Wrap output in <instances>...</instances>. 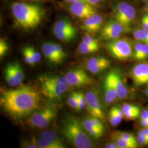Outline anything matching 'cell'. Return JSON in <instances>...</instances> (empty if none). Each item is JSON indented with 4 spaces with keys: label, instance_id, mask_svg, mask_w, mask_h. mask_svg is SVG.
I'll list each match as a JSON object with an SVG mask.
<instances>
[{
    "label": "cell",
    "instance_id": "7a4b0ae2",
    "mask_svg": "<svg viewBox=\"0 0 148 148\" xmlns=\"http://www.w3.org/2000/svg\"><path fill=\"white\" fill-rule=\"evenodd\" d=\"M10 10L15 27L24 31L37 28L47 13L45 8L38 3L21 1H13Z\"/></svg>",
    "mask_w": 148,
    "mask_h": 148
},
{
    "label": "cell",
    "instance_id": "e0dca14e",
    "mask_svg": "<svg viewBox=\"0 0 148 148\" xmlns=\"http://www.w3.org/2000/svg\"><path fill=\"white\" fill-rule=\"evenodd\" d=\"M121 108L123 111L124 119L127 120L134 121L140 116L141 113L140 109L137 106L125 103L122 105Z\"/></svg>",
    "mask_w": 148,
    "mask_h": 148
},
{
    "label": "cell",
    "instance_id": "f546056e",
    "mask_svg": "<svg viewBox=\"0 0 148 148\" xmlns=\"http://www.w3.org/2000/svg\"><path fill=\"white\" fill-rule=\"evenodd\" d=\"M36 142L39 147L41 148H62L58 144L53 143L43 138L40 137L36 139Z\"/></svg>",
    "mask_w": 148,
    "mask_h": 148
},
{
    "label": "cell",
    "instance_id": "d590c367",
    "mask_svg": "<svg viewBox=\"0 0 148 148\" xmlns=\"http://www.w3.org/2000/svg\"><path fill=\"white\" fill-rule=\"evenodd\" d=\"M86 108V101L85 95L82 92H80L78 106L76 110L77 111H82L84 109H85Z\"/></svg>",
    "mask_w": 148,
    "mask_h": 148
},
{
    "label": "cell",
    "instance_id": "d4e9b609",
    "mask_svg": "<svg viewBox=\"0 0 148 148\" xmlns=\"http://www.w3.org/2000/svg\"><path fill=\"white\" fill-rule=\"evenodd\" d=\"M100 45H93L81 41L78 46V52L81 54H89L99 51Z\"/></svg>",
    "mask_w": 148,
    "mask_h": 148
},
{
    "label": "cell",
    "instance_id": "bcb514c9",
    "mask_svg": "<svg viewBox=\"0 0 148 148\" xmlns=\"http://www.w3.org/2000/svg\"><path fill=\"white\" fill-rule=\"evenodd\" d=\"M138 134L141 135L148 138V128H144L142 130L138 131Z\"/></svg>",
    "mask_w": 148,
    "mask_h": 148
},
{
    "label": "cell",
    "instance_id": "7bdbcfd3",
    "mask_svg": "<svg viewBox=\"0 0 148 148\" xmlns=\"http://www.w3.org/2000/svg\"><path fill=\"white\" fill-rule=\"evenodd\" d=\"M137 140L138 143L142 145H148V138L138 134Z\"/></svg>",
    "mask_w": 148,
    "mask_h": 148
},
{
    "label": "cell",
    "instance_id": "5bb4252c",
    "mask_svg": "<svg viewBox=\"0 0 148 148\" xmlns=\"http://www.w3.org/2000/svg\"><path fill=\"white\" fill-rule=\"evenodd\" d=\"M106 76L111 81L112 84L116 90L119 99H125L130 95V91L125 85L120 73L116 70H111Z\"/></svg>",
    "mask_w": 148,
    "mask_h": 148
},
{
    "label": "cell",
    "instance_id": "2e32d148",
    "mask_svg": "<svg viewBox=\"0 0 148 148\" xmlns=\"http://www.w3.org/2000/svg\"><path fill=\"white\" fill-rule=\"evenodd\" d=\"M43 54L52 64L58 65L62 63L57 54L53 42H45L41 46Z\"/></svg>",
    "mask_w": 148,
    "mask_h": 148
},
{
    "label": "cell",
    "instance_id": "52a82bcc",
    "mask_svg": "<svg viewBox=\"0 0 148 148\" xmlns=\"http://www.w3.org/2000/svg\"><path fill=\"white\" fill-rule=\"evenodd\" d=\"M57 110L56 106L49 104L38 111L34 112L27 120V124L32 127L43 129L47 127L56 116Z\"/></svg>",
    "mask_w": 148,
    "mask_h": 148
},
{
    "label": "cell",
    "instance_id": "ab89813d",
    "mask_svg": "<svg viewBox=\"0 0 148 148\" xmlns=\"http://www.w3.org/2000/svg\"><path fill=\"white\" fill-rule=\"evenodd\" d=\"M78 100L74 97L73 93H71L68 99V104L69 106L74 109H76L78 106Z\"/></svg>",
    "mask_w": 148,
    "mask_h": 148
},
{
    "label": "cell",
    "instance_id": "ba28073f",
    "mask_svg": "<svg viewBox=\"0 0 148 148\" xmlns=\"http://www.w3.org/2000/svg\"><path fill=\"white\" fill-rule=\"evenodd\" d=\"M85 96L87 110L90 116L97 117L103 122L106 121V115L98 90L92 88L85 93Z\"/></svg>",
    "mask_w": 148,
    "mask_h": 148
},
{
    "label": "cell",
    "instance_id": "cb8c5ba5",
    "mask_svg": "<svg viewBox=\"0 0 148 148\" xmlns=\"http://www.w3.org/2000/svg\"><path fill=\"white\" fill-rule=\"evenodd\" d=\"M6 68L9 69L12 73L16 76V79L22 83L24 79L25 75L20 64L16 62H12L11 63L8 64L6 66Z\"/></svg>",
    "mask_w": 148,
    "mask_h": 148
},
{
    "label": "cell",
    "instance_id": "f35d334b",
    "mask_svg": "<svg viewBox=\"0 0 148 148\" xmlns=\"http://www.w3.org/2000/svg\"><path fill=\"white\" fill-rule=\"evenodd\" d=\"M87 2L97 9H99L104 7L106 0H86Z\"/></svg>",
    "mask_w": 148,
    "mask_h": 148
},
{
    "label": "cell",
    "instance_id": "3957f363",
    "mask_svg": "<svg viewBox=\"0 0 148 148\" xmlns=\"http://www.w3.org/2000/svg\"><path fill=\"white\" fill-rule=\"evenodd\" d=\"M61 131L64 137L75 148H90L95 145L82 122L75 116L69 115L64 119Z\"/></svg>",
    "mask_w": 148,
    "mask_h": 148
},
{
    "label": "cell",
    "instance_id": "ee69618b",
    "mask_svg": "<svg viewBox=\"0 0 148 148\" xmlns=\"http://www.w3.org/2000/svg\"><path fill=\"white\" fill-rule=\"evenodd\" d=\"M148 119V109L144 110L141 112L140 115V120Z\"/></svg>",
    "mask_w": 148,
    "mask_h": 148
},
{
    "label": "cell",
    "instance_id": "5b68a950",
    "mask_svg": "<svg viewBox=\"0 0 148 148\" xmlns=\"http://www.w3.org/2000/svg\"><path fill=\"white\" fill-rule=\"evenodd\" d=\"M111 15L113 19L124 26L131 28L137 16L136 7L123 0H117L112 3Z\"/></svg>",
    "mask_w": 148,
    "mask_h": 148
},
{
    "label": "cell",
    "instance_id": "7dc6e473",
    "mask_svg": "<svg viewBox=\"0 0 148 148\" xmlns=\"http://www.w3.org/2000/svg\"><path fill=\"white\" fill-rule=\"evenodd\" d=\"M105 147L106 148H119L118 144L113 140L112 142L107 143L106 144Z\"/></svg>",
    "mask_w": 148,
    "mask_h": 148
},
{
    "label": "cell",
    "instance_id": "277c9868",
    "mask_svg": "<svg viewBox=\"0 0 148 148\" xmlns=\"http://www.w3.org/2000/svg\"><path fill=\"white\" fill-rule=\"evenodd\" d=\"M38 82L43 95L52 101H60L64 93L69 89L65 76L56 75H42Z\"/></svg>",
    "mask_w": 148,
    "mask_h": 148
},
{
    "label": "cell",
    "instance_id": "ffe728a7",
    "mask_svg": "<svg viewBox=\"0 0 148 148\" xmlns=\"http://www.w3.org/2000/svg\"><path fill=\"white\" fill-rule=\"evenodd\" d=\"M124 118L121 108L117 106H112L109 112V120L111 126L115 127L118 126Z\"/></svg>",
    "mask_w": 148,
    "mask_h": 148
},
{
    "label": "cell",
    "instance_id": "ac0fdd59",
    "mask_svg": "<svg viewBox=\"0 0 148 148\" xmlns=\"http://www.w3.org/2000/svg\"><path fill=\"white\" fill-rule=\"evenodd\" d=\"M133 58L139 62L148 59V45L137 41L133 42Z\"/></svg>",
    "mask_w": 148,
    "mask_h": 148
},
{
    "label": "cell",
    "instance_id": "9a60e30c",
    "mask_svg": "<svg viewBox=\"0 0 148 148\" xmlns=\"http://www.w3.org/2000/svg\"><path fill=\"white\" fill-rule=\"evenodd\" d=\"M103 87L104 91V103L106 106H108L114 103L116 101L117 99L119 98L116 90L112 84L111 81L107 76H106L104 81Z\"/></svg>",
    "mask_w": 148,
    "mask_h": 148
},
{
    "label": "cell",
    "instance_id": "7c38bea8",
    "mask_svg": "<svg viewBox=\"0 0 148 148\" xmlns=\"http://www.w3.org/2000/svg\"><path fill=\"white\" fill-rule=\"evenodd\" d=\"M105 18L98 12L84 20L81 29L91 35H95L101 32L104 26Z\"/></svg>",
    "mask_w": 148,
    "mask_h": 148
},
{
    "label": "cell",
    "instance_id": "d6a6232c",
    "mask_svg": "<svg viewBox=\"0 0 148 148\" xmlns=\"http://www.w3.org/2000/svg\"><path fill=\"white\" fill-rule=\"evenodd\" d=\"M27 47L28 51H29V52L30 54V56H31L32 62H33V63L34 64V65L36 64L39 63L41 59V54L40 53V52H38V51H37L35 49V48L33 46H27Z\"/></svg>",
    "mask_w": 148,
    "mask_h": 148
},
{
    "label": "cell",
    "instance_id": "f907efd6",
    "mask_svg": "<svg viewBox=\"0 0 148 148\" xmlns=\"http://www.w3.org/2000/svg\"><path fill=\"white\" fill-rule=\"evenodd\" d=\"M145 93L146 95H147V97H148V84L147 87L146 88H145Z\"/></svg>",
    "mask_w": 148,
    "mask_h": 148
},
{
    "label": "cell",
    "instance_id": "7402d4cb",
    "mask_svg": "<svg viewBox=\"0 0 148 148\" xmlns=\"http://www.w3.org/2000/svg\"><path fill=\"white\" fill-rule=\"evenodd\" d=\"M41 137L43 138L48 140L60 145L62 148H66L61 138L59 137L58 134L54 131L45 130L41 133Z\"/></svg>",
    "mask_w": 148,
    "mask_h": 148
},
{
    "label": "cell",
    "instance_id": "30bf717a",
    "mask_svg": "<svg viewBox=\"0 0 148 148\" xmlns=\"http://www.w3.org/2000/svg\"><path fill=\"white\" fill-rule=\"evenodd\" d=\"M65 78L67 84L70 87H82L95 84L94 79L84 70L81 68L69 70L65 74Z\"/></svg>",
    "mask_w": 148,
    "mask_h": 148
},
{
    "label": "cell",
    "instance_id": "8fae6325",
    "mask_svg": "<svg viewBox=\"0 0 148 148\" xmlns=\"http://www.w3.org/2000/svg\"><path fill=\"white\" fill-rule=\"evenodd\" d=\"M65 8L71 16L81 20H85L97 13L95 7L79 0L72 3H66Z\"/></svg>",
    "mask_w": 148,
    "mask_h": 148
},
{
    "label": "cell",
    "instance_id": "8992f818",
    "mask_svg": "<svg viewBox=\"0 0 148 148\" xmlns=\"http://www.w3.org/2000/svg\"><path fill=\"white\" fill-rule=\"evenodd\" d=\"M105 47L111 57L118 60L126 61L133 58V42L126 37L109 41L105 44Z\"/></svg>",
    "mask_w": 148,
    "mask_h": 148
},
{
    "label": "cell",
    "instance_id": "44dd1931",
    "mask_svg": "<svg viewBox=\"0 0 148 148\" xmlns=\"http://www.w3.org/2000/svg\"><path fill=\"white\" fill-rule=\"evenodd\" d=\"M54 35L60 41L64 42H70L74 40L77 35V32H65L52 29Z\"/></svg>",
    "mask_w": 148,
    "mask_h": 148
},
{
    "label": "cell",
    "instance_id": "4dcf8cb0",
    "mask_svg": "<svg viewBox=\"0 0 148 148\" xmlns=\"http://www.w3.org/2000/svg\"><path fill=\"white\" fill-rule=\"evenodd\" d=\"M110 60L106 58L105 57L103 56H98V57H94L90 58L88 59L85 62V66H93L98 64L103 63L109 61Z\"/></svg>",
    "mask_w": 148,
    "mask_h": 148
},
{
    "label": "cell",
    "instance_id": "b9f144b4",
    "mask_svg": "<svg viewBox=\"0 0 148 148\" xmlns=\"http://www.w3.org/2000/svg\"><path fill=\"white\" fill-rule=\"evenodd\" d=\"M142 27L148 29V13L146 12L143 14L140 20Z\"/></svg>",
    "mask_w": 148,
    "mask_h": 148
},
{
    "label": "cell",
    "instance_id": "f1b7e54d",
    "mask_svg": "<svg viewBox=\"0 0 148 148\" xmlns=\"http://www.w3.org/2000/svg\"><path fill=\"white\" fill-rule=\"evenodd\" d=\"M5 78V81L7 82L8 85L11 87H18L21 85V82L16 79V76L12 73L11 71L6 67L4 70Z\"/></svg>",
    "mask_w": 148,
    "mask_h": 148
},
{
    "label": "cell",
    "instance_id": "603a6c76",
    "mask_svg": "<svg viewBox=\"0 0 148 148\" xmlns=\"http://www.w3.org/2000/svg\"><path fill=\"white\" fill-rule=\"evenodd\" d=\"M53 29H57L62 31H76L77 29L74 27L72 23L66 18L60 19L56 21Z\"/></svg>",
    "mask_w": 148,
    "mask_h": 148
},
{
    "label": "cell",
    "instance_id": "74e56055",
    "mask_svg": "<svg viewBox=\"0 0 148 148\" xmlns=\"http://www.w3.org/2000/svg\"><path fill=\"white\" fill-rule=\"evenodd\" d=\"M22 54L23 56L24 59L25 60V62H26V63L28 65H32V66H34V64L32 62L30 54L29 52L27 47L23 48L22 49Z\"/></svg>",
    "mask_w": 148,
    "mask_h": 148
},
{
    "label": "cell",
    "instance_id": "1f68e13d",
    "mask_svg": "<svg viewBox=\"0 0 148 148\" xmlns=\"http://www.w3.org/2000/svg\"><path fill=\"white\" fill-rule=\"evenodd\" d=\"M117 134H118L120 137L123 138L129 143H131L137 147H138V142L137 138L135 137L132 133L127 132H122V131H116Z\"/></svg>",
    "mask_w": 148,
    "mask_h": 148
},
{
    "label": "cell",
    "instance_id": "9c48e42d",
    "mask_svg": "<svg viewBox=\"0 0 148 148\" xmlns=\"http://www.w3.org/2000/svg\"><path fill=\"white\" fill-rule=\"evenodd\" d=\"M131 31V29L124 26L114 19H111L105 23L101 31L102 40L111 41L120 38L122 35Z\"/></svg>",
    "mask_w": 148,
    "mask_h": 148
},
{
    "label": "cell",
    "instance_id": "4fadbf2b",
    "mask_svg": "<svg viewBox=\"0 0 148 148\" xmlns=\"http://www.w3.org/2000/svg\"><path fill=\"white\" fill-rule=\"evenodd\" d=\"M133 84L139 87L148 84V62L134 65L130 71Z\"/></svg>",
    "mask_w": 148,
    "mask_h": 148
},
{
    "label": "cell",
    "instance_id": "6da1fadb",
    "mask_svg": "<svg viewBox=\"0 0 148 148\" xmlns=\"http://www.w3.org/2000/svg\"><path fill=\"white\" fill-rule=\"evenodd\" d=\"M0 95L1 108L15 120L32 115L38 108L41 101L40 93L30 86L12 90L1 89Z\"/></svg>",
    "mask_w": 148,
    "mask_h": 148
},
{
    "label": "cell",
    "instance_id": "836d02e7",
    "mask_svg": "<svg viewBox=\"0 0 148 148\" xmlns=\"http://www.w3.org/2000/svg\"><path fill=\"white\" fill-rule=\"evenodd\" d=\"M54 46L55 48L59 60H60L61 63H62L64 60L67 57V54L65 52V51L64 50L63 48L60 45H59L58 43L53 42Z\"/></svg>",
    "mask_w": 148,
    "mask_h": 148
},
{
    "label": "cell",
    "instance_id": "4316f807",
    "mask_svg": "<svg viewBox=\"0 0 148 148\" xmlns=\"http://www.w3.org/2000/svg\"><path fill=\"white\" fill-rule=\"evenodd\" d=\"M110 64H111V62L110 60H109L108 62L100 64L87 66L86 67V68L90 73L96 75V74H101L106 69H108L110 67Z\"/></svg>",
    "mask_w": 148,
    "mask_h": 148
},
{
    "label": "cell",
    "instance_id": "681fc988",
    "mask_svg": "<svg viewBox=\"0 0 148 148\" xmlns=\"http://www.w3.org/2000/svg\"><path fill=\"white\" fill-rule=\"evenodd\" d=\"M144 10L146 12L148 13V0H147L145 2V5H144Z\"/></svg>",
    "mask_w": 148,
    "mask_h": 148
},
{
    "label": "cell",
    "instance_id": "d6986e66",
    "mask_svg": "<svg viewBox=\"0 0 148 148\" xmlns=\"http://www.w3.org/2000/svg\"><path fill=\"white\" fill-rule=\"evenodd\" d=\"M81 122L86 131L91 137L99 139L104 134V131L100 130L93 124L90 120V117L84 119Z\"/></svg>",
    "mask_w": 148,
    "mask_h": 148
},
{
    "label": "cell",
    "instance_id": "e575fe53",
    "mask_svg": "<svg viewBox=\"0 0 148 148\" xmlns=\"http://www.w3.org/2000/svg\"><path fill=\"white\" fill-rule=\"evenodd\" d=\"M83 42L87 43H88L90 45H100L99 41L95 39V38L92 36L91 35L87 33L85 34V36L82 38V41Z\"/></svg>",
    "mask_w": 148,
    "mask_h": 148
},
{
    "label": "cell",
    "instance_id": "816d5d0a",
    "mask_svg": "<svg viewBox=\"0 0 148 148\" xmlns=\"http://www.w3.org/2000/svg\"><path fill=\"white\" fill-rule=\"evenodd\" d=\"M128 1H133V2H140V1H144V2H145L147 0H128Z\"/></svg>",
    "mask_w": 148,
    "mask_h": 148
},
{
    "label": "cell",
    "instance_id": "8d00e7d4",
    "mask_svg": "<svg viewBox=\"0 0 148 148\" xmlns=\"http://www.w3.org/2000/svg\"><path fill=\"white\" fill-rule=\"evenodd\" d=\"M9 50V47L7 43L3 38L0 40V57H3Z\"/></svg>",
    "mask_w": 148,
    "mask_h": 148
},
{
    "label": "cell",
    "instance_id": "83f0119b",
    "mask_svg": "<svg viewBox=\"0 0 148 148\" xmlns=\"http://www.w3.org/2000/svg\"><path fill=\"white\" fill-rule=\"evenodd\" d=\"M111 139L112 140L118 144L119 148H136V146L131 143H129L124 139L123 138L120 137L116 133L114 132L111 134Z\"/></svg>",
    "mask_w": 148,
    "mask_h": 148
},
{
    "label": "cell",
    "instance_id": "60d3db41",
    "mask_svg": "<svg viewBox=\"0 0 148 148\" xmlns=\"http://www.w3.org/2000/svg\"><path fill=\"white\" fill-rule=\"evenodd\" d=\"M23 147L27 148H39V146L36 142V139L35 137L32 138V139L29 141L24 142L23 145Z\"/></svg>",
    "mask_w": 148,
    "mask_h": 148
},
{
    "label": "cell",
    "instance_id": "c3c4849f",
    "mask_svg": "<svg viewBox=\"0 0 148 148\" xmlns=\"http://www.w3.org/2000/svg\"><path fill=\"white\" fill-rule=\"evenodd\" d=\"M141 126L143 128H148V119L147 120H140Z\"/></svg>",
    "mask_w": 148,
    "mask_h": 148
},
{
    "label": "cell",
    "instance_id": "484cf974",
    "mask_svg": "<svg viewBox=\"0 0 148 148\" xmlns=\"http://www.w3.org/2000/svg\"><path fill=\"white\" fill-rule=\"evenodd\" d=\"M132 35L136 41L148 45V29L143 27L136 29L132 31Z\"/></svg>",
    "mask_w": 148,
    "mask_h": 148
},
{
    "label": "cell",
    "instance_id": "f6af8a7d",
    "mask_svg": "<svg viewBox=\"0 0 148 148\" xmlns=\"http://www.w3.org/2000/svg\"><path fill=\"white\" fill-rule=\"evenodd\" d=\"M23 2H53L54 0H18Z\"/></svg>",
    "mask_w": 148,
    "mask_h": 148
}]
</instances>
